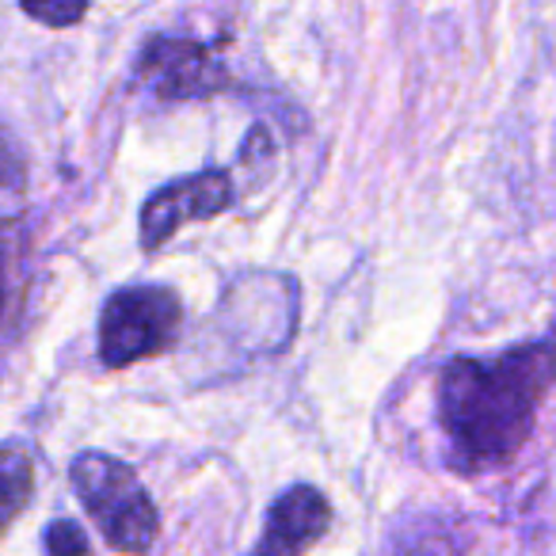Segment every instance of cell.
Returning a JSON list of instances; mask_svg holds the SVG:
<instances>
[{
    "instance_id": "cell-1",
    "label": "cell",
    "mask_w": 556,
    "mask_h": 556,
    "mask_svg": "<svg viewBox=\"0 0 556 556\" xmlns=\"http://www.w3.org/2000/svg\"><path fill=\"white\" fill-rule=\"evenodd\" d=\"M556 386V340L503 355H457L439 370V427L450 465L465 477L503 469L530 442L538 408Z\"/></svg>"
},
{
    "instance_id": "cell-2",
    "label": "cell",
    "mask_w": 556,
    "mask_h": 556,
    "mask_svg": "<svg viewBox=\"0 0 556 556\" xmlns=\"http://www.w3.org/2000/svg\"><path fill=\"white\" fill-rule=\"evenodd\" d=\"M70 477L88 518L115 553L146 556L156 545L161 515H156V503L149 500L146 484L130 465L111 454H100V450H88L73 462Z\"/></svg>"
},
{
    "instance_id": "cell-3",
    "label": "cell",
    "mask_w": 556,
    "mask_h": 556,
    "mask_svg": "<svg viewBox=\"0 0 556 556\" xmlns=\"http://www.w3.org/2000/svg\"><path fill=\"white\" fill-rule=\"evenodd\" d=\"M184 332V302L168 287H123L100 313V358L111 370L164 355Z\"/></svg>"
},
{
    "instance_id": "cell-4",
    "label": "cell",
    "mask_w": 556,
    "mask_h": 556,
    "mask_svg": "<svg viewBox=\"0 0 556 556\" xmlns=\"http://www.w3.org/2000/svg\"><path fill=\"white\" fill-rule=\"evenodd\" d=\"M134 80L161 103L210 100L232 85L229 65L222 62L214 42L187 35H153L138 54Z\"/></svg>"
},
{
    "instance_id": "cell-5",
    "label": "cell",
    "mask_w": 556,
    "mask_h": 556,
    "mask_svg": "<svg viewBox=\"0 0 556 556\" xmlns=\"http://www.w3.org/2000/svg\"><path fill=\"white\" fill-rule=\"evenodd\" d=\"M232 206V179L225 168H206L156 187L141 206V248L156 252L191 222H214Z\"/></svg>"
},
{
    "instance_id": "cell-6",
    "label": "cell",
    "mask_w": 556,
    "mask_h": 556,
    "mask_svg": "<svg viewBox=\"0 0 556 556\" xmlns=\"http://www.w3.org/2000/svg\"><path fill=\"white\" fill-rule=\"evenodd\" d=\"M332 526V503L320 488L294 484L270 503L263 538L244 556H305Z\"/></svg>"
},
{
    "instance_id": "cell-7",
    "label": "cell",
    "mask_w": 556,
    "mask_h": 556,
    "mask_svg": "<svg viewBox=\"0 0 556 556\" xmlns=\"http://www.w3.org/2000/svg\"><path fill=\"white\" fill-rule=\"evenodd\" d=\"M465 526L446 515H412L393 526L378 556H465Z\"/></svg>"
},
{
    "instance_id": "cell-8",
    "label": "cell",
    "mask_w": 556,
    "mask_h": 556,
    "mask_svg": "<svg viewBox=\"0 0 556 556\" xmlns=\"http://www.w3.org/2000/svg\"><path fill=\"white\" fill-rule=\"evenodd\" d=\"M35 492V462L24 446H0V533L27 510Z\"/></svg>"
},
{
    "instance_id": "cell-9",
    "label": "cell",
    "mask_w": 556,
    "mask_h": 556,
    "mask_svg": "<svg viewBox=\"0 0 556 556\" xmlns=\"http://www.w3.org/2000/svg\"><path fill=\"white\" fill-rule=\"evenodd\" d=\"M24 194H27L24 156L0 134V217H16L24 210Z\"/></svg>"
},
{
    "instance_id": "cell-10",
    "label": "cell",
    "mask_w": 556,
    "mask_h": 556,
    "mask_svg": "<svg viewBox=\"0 0 556 556\" xmlns=\"http://www.w3.org/2000/svg\"><path fill=\"white\" fill-rule=\"evenodd\" d=\"M92 0H20V9L42 27H77Z\"/></svg>"
},
{
    "instance_id": "cell-11",
    "label": "cell",
    "mask_w": 556,
    "mask_h": 556,
    "mask_svg": "<svg viewBox=\"0 0 556 556\" xmlns=\"http://www.w3.org/2000/svg\"><path fill=\"white\" fill-rule=\"evenodd\" d=\"M42 545H47V556H88L85 530H80L77 522H70V518H58V522H50Z\"/></svg>"
},
{
    "instance_id": "cell-12",
    "label": "cell",
    "mask_w": 556,
    "mask_h": 556,
    "mask_svg": "<svg viewBox=\"0 0 556 556\" xmlns=\"http://www.w3.org/2000/svg\"><path fill=\"white\" fill-rule=\"evenodd\" d=\"M0 305H4V270H0Z\"/></svg>"
}]
</instances>
